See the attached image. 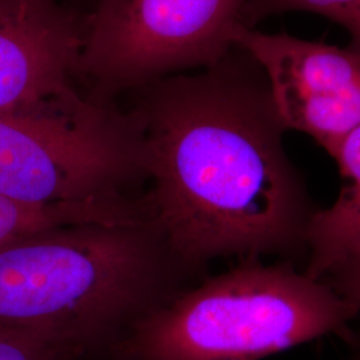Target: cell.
<instances>
[{"mask_svg": "<svg viewBox=\"0 0 360 360\" xmlns=\"http://www.w3.org/2000/svg\"><path fill=\"white\" fill-rule=\"evenodd\" d=\"M129 94L150 181L144 200L195 278L217 259L307 255L318 207L285 153L266 77L245 51Z\"/></svg>", "mask_w": 360, "mask_h": 360, "instance_id": "1", "label": "cell"}, {"mask_svg": "<svg viewBox=\"0 0 360 360\" xmlns=\"http://www.w3.org/2000/svg\"><path fill=\"white\" fill-rule=\"evenodd\" d=\"M191 279L150 215L50 227L0 245V327L104 351Z\"/></svg>", "mask_w": 360, "mask_h": 360, "instance_id": "2", "label": "cell"}, {"mask_svg": "<svg viewBox=\"0 0 360 360\" xmlns=\"http://www.w3.org/2000/svg\"><path fill=\"white\" fill-rule=\"evenodd\" d=\"M359 311L282 260L207 278L138 323L116 346L132 360H262L348 328Z\"/></svg>", "mask_w": 360, "mask_h": 360, "instance_id": "3", "label": "cell"}, {"mask_svg": "<svg viewBox=\"0 0 360 360\" xmlns=\"http://www.w3.org/2000/svg\"><path fill=\"white\" fill-rule=\"evenodd\" d=\"M251 0H98L84 18L77 79L114 103L163 77L218 65L235 50Z\"/></svg>", "mask_w": 360, "mask_h": 360, "instance_id": "4", "label": "cell"}, {"mask_svg": "<svg viewBox=\"0 0 360 360\" xmlns=\"http://www.w3.org/2000/svg\"><path fill=\"white\" fill-rule=\"evenodd\" d=\"M147 180L139 132L104 103L77 117L0 115V196L32 206L123 203Z\"/></svg>", "mask_w": 360, "mask_h": 360, "instance_id": "5", "label": "cell"}, {"mask_svg": "<svg viewBox=\"0 0 360 360\" xmlns=\"http://www.w3.org/2000/svg\"><path fill=\"white\" fill-rule=\"evenodd\" d=\"M84 18L65 0H0V115L77 117L104 104L75 86Z\"/></svg>", "mask_w": 360, "mask_h": 360, "instance_id": "6", "label": "cell"}, {"mask_svg": "<svg viewBox=\"0 0 360 360\" xmlns=\"http://www.w3.org/2000/svg\"><path fill=\"white\" fill-rule=\"evenodd\" d=\"M235 49L262 70L285 129L303 132L331 155L360 126V47L239 27Z\"/></svg>", "mask_w": 360, "mask_h": 360, "instance_id": "7", "label": "cell"}, {"mask_svg": "<svg viewBox=\"0 0 360 360\" xmlns=\"http://www.w3.org/2000/svg\"><path fill=\"white\" fill-rule=\"evenodd\" d=\"M345 180L333 206L318 208L306 232L307 266L303 271L323 281L360 254V126L331 154Z\"/></svg>", "mask_w": 360, "mask_h": 360, "instance_id": "8", "label": "cell"}, {"mask_svg": "<svg viewBox=\"0 0 360 360\" xmlns=\"http://www.w3.org/2000/svg\"><path fill=\"white\" fill-rule=\"evenodd\" d=\"M147 215L142 199L123 203L32 206L0 196V245L31 232L83 221L127 220Z\"/></svg>", "mask_w": 360, "mask_h": 360, "instance_id": "9", "label": "cell"}, {"mask_svg": "<svg viewBox=\"0 0 360 360\" xmlns=\"http://www.w3.org/2000/svg\"><path fill=\"white\" fill-rule=\"evenodd\" d=\"M290 11L321 15L346 28L354 43L359 39L360 0H251L245 11V26L254 28L267 16Z\"/></svg>", "mask_w": 360, "mask_h": 360, "instance_id": "10", "label": "cell"}, {"mask_svg": "<svg viewBox=\"0 0 360 360\" xmlns=\"http://www.w3.org/2000/svg\"><path fill=\"white\" fill-rule=\"evenodd\" d=\"M82 352L32 331L0 327V360H70Z\"/></svg>", "mask_w": 360, "mask_h": 360, "instance_id": "11", "label": "cell"}, {"mask_svg": "<svg viewBox=\"0 0 360 360\" xmlns=\"http://www.w3.org/2000/svg\"><path fill=\"white\" fill-rule=\"evenodd\" d=\"M323 281L360 312V254L335 269Z\"/></svg>", "mask_w": 360, "mask_h": 360, "instance_id": "12", "label": "cell"}, {"mask_svg": "<svg viewBox=\"0 0 360 360\" xmlns=\"http://www.w3.org/2000/svg\"><path fill=\"white\" fill-rule=\"evenodd\" d=\"M70 360H132L127 358L116 348H110L104 351H91V352H82L77 354Z\"/></svg>", "mask_w": 360, "mask_h": 360, "instance_id": "13", "label": "cell"}, {"mask_svg": "<svg viewBox=\"0 0 360 360\" xmlns=\"http://www.w3.org/2000/svg\"><path fill=\"white\" fill-rule=\"evenodd\" d=\"M359 346H360V342H359ZM349 360H360V348H359V351H358V352H356V355H355V356H352V358H351V359Z\"/></svg>", "mask_w": 360, "mask_h": 360, "instance_id": "14", "label": "cell"}, {"mask_svg": "<svg viewBox=\"0 0 360 360\" xmlns=\"http://www.w3.org/2000/svg\"><path fill=\"white\" fill-rule=\"evenodd\" d=\"M354 46H358V47H360V35H359V39H358V40H356V43H354Z\"/></svg>", "mask_w": 360, "mask_h": 360, "instance_id": "15", "label": "cell"}, {"mask_svg": "<svg viewBox=\"0 0 360 360\" xmlns=\"http://www.w3.org/2000/svg\"><path fill=\"white\" fill-rule=\"evenodd\" d=\"M65 1H67V0H65Z\"/></svg>", "mask_w": 360, "mask_h": 360, "instance_id": "16", "label": "cell"}]
</instances>
